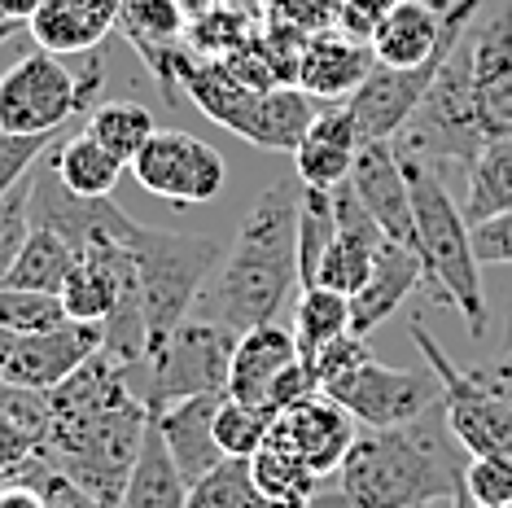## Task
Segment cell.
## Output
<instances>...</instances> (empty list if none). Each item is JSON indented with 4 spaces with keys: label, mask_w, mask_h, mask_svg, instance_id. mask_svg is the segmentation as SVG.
I'll list each match as a JSON object with an SVG mask.
<instances>
[{
    "label": "cell",
    "mask_w": 512,
    "mask_h": 508,
    "mask_svg": "<svg viewBox=\"0 0 512 508\" xmlns=\"http://www.w3.org/2000/svg\"><path fill=\"white\" fill-rule=\"evenodd\" d=\"M88 132L97 136L114 158H123V163L132 167V158L141 154L145 141L158 127H154V114H149L141 101H101V106L88 114Z\"/></svg>",
    "instance_id": "4dcf8cb0"
},
{
    "label": "cell",
    "mask_w": 512,
    "mask_h": 508,
    "mask_svg": "<svg viewBox=\"0 0 512 508\" xmlns=\"http://www.w3.org/2000/svg\"><path fill=\"white\" fill-rule=\"evenodd\" d=\"M66 311L57 294L18 290V285H0V333H40L62 325Z\"/></svg>",
    "instance_id": "e575fe53"
},
{
    "label": "cell",
    "mask_w": 512,
    "mask_h": 508,
    "mask_svg": "<svg viewBox=\"0 0 512 508\" xmlns=\"http://www.w3.org/2000/svg\"><path fill=\"white\" fill-rule=\"evenodd\" d=\"M473 377H477V381H486V386H491L495 395H504V399L512 403V355H508V360H495V364L473 368Z\"/></svg>",
    "instance_id": "bcb514c9"
},
{
    "label": "cell",
    "mask_w": 512,
    "mask_h": 508,
    "mask_svg": "<svg viewBox=\"0 0 512 508\" xmlns=\"http://www.w3.org/2000/svg\"><path fill=\"white\" fill-rule=\"evenodd\" d=\"M49 163L57 171V180H62L71 193H79V198H114V184H119L123 167H127L123 158H114L110 149L88 132V127L75 136H66V141H57L49 149Z\"/></svg>",
    "instance_id": "d4e9b609"
},
{
    "label": "cell",
    "mask_w": 512,
    "mask_h": 508,
    "mask_svg": "<svg viewBox=\"0 0 512 508\" xmlns=\"http://www.w3.org/2000/svg\"><path fill=\"white\" fill-rule=\"evenodd\" d=\"M9 482H31V487H36V491L44 495V504H49V508H110V504H101L92 491L79 487L75 478H66L62 469H53L40 452L31 456L27 465H22Z\"/></svg>",
    "instance_id": "d590c367"
},
{
    "label": "cell",
    "mask_w": 512,
    "mask_h": 508,
    "mask_svg": "<svg viewBox=\"0 0 512 508\" xmlns=\"http://www.w3.org/2000/svg\"><path fill=\"white\" fill-rule=\"evenodd\" d=\"M399 158L407 184H412L416 250H421L425 263V285L434 290L438 303L456 307L464 325H469V338L482 342L486 325H491V307H486L482 294V259L473 250V224L464 219V206L442 184V167H434L421 154H407V149H399Z\"/></svg>",
    "instance_id": "277c9868"
},
{
    "label": "cell",
    "mask_w": 512,
    "mask_h": 508,
    "mask_svg": "<svg viewBox=\"0 0 512 508\" xmlns=\"http://www.w3.org/2000/svg\"><path fill=\"white\" fill-rule=\"evenodd\" d=\"M184 508H267V500L254 487V473L246 456H224L211 473L189 482Z\"/></svg>",
    "instance_id": "1f68e13d"
},
{
    "label": "cell",
    "mask_w": 512,
    "mask_h": 508,
    "mask_svg": "<svg viewBox=\"0 0 512 508\" xmlns=\"http://www.w3.org/2000/svg\"><path fill=\"white\" fill-rule=\"evenodd\" d=\"M491 136L512 127V0H482L464 31Z\"/></svg>",
    "instance_id": "9a60e30c"
},
{
    "label": "cell",
    "mask_w": 512,
    "mask_h": 508,
    "mask_svg": "<svg viewBox=\"0 0 512 508\" xmlns=\"http://www.w3.org/2000/svg\"><path fill=\"white\" fill-rule=\"evenodd\" d=\"M504 211H512V127L482 145L469 167V193H464L469 224H486Z\"/></svg>",
    "instance_id": "83f0119b"
},
{
    "label": "cell",
    "mask_w": 512,
    "mask_h": 508,
    "mask_svg": "<svg viewBox=\"0 0 512 508\" xmlns=\"http://www.w3.org/2000/svg\"><path fill=\"white\" fill-rule=\"evenodd\" d=\"M106 62L88 53L84 75H71L57 53L31 49L0 75V132L14 136H57L66 123L88 119L97 110Z\"/></svg>",
    "instance_id": "52a82bcc"
},
{
    "label": "cell",
    "mask_w": 512,
    "mask_h": 508,
    "mask_svg": "<svg viewBox=\"0 0 512 508\" xmlns=\"http://www.w3.org/2000/svg\"><path fill=\"white\" fill-rule=\"evenodd\" d=\"M421 285H425L421 254L386 237V246H381L377 259H372L368 281L359 285V294H351V333H364V338H368V333L377 325H386V320L416 290H421Z\"/></svg>",
    "instance_id": "d6986e66"
},
{
    "label": "cell",
    "mask_w": 512,
    "mask_h": 508,
    "mask_svg": "<svg viewBox=\"0 0 512 508\" xmlns=\"http://www.w3.org/2000/svg\"><path fill=\"white\" fill-rule=\"evenodd\" d=\"M359 145L364 141H359V127L351 119V110H346V101L342 106L333 101L302 132V141L294 149V176L302 184H316V189H337V184L351 176Z\"/></svg>",
    "instance_id": "44dd1931"
},
{
    "label": "cell",
    "mask_w": 512,
    "mask_h": 508,
    "mask_svg": "<svg viewBox=\"0 0 512 508\" xmlns=\"http://www.w3.org/2000/svg\"><path fill=\"white\" fill-rule=\"evenodd\" d=\"M79 263V250L53 228H31L27 246H22L18 263L9 268L5 285H18V290H40V294H62L66 276Z\"/></svg>",
    "instance_id": "f1b7e54d"
},
{
    "label": "cell",
    "mask_w": 512,
    "mask_h": 508,
    "mask_svg": "<svg viewBox=\"0 0 512 508\" xmlns=\"http://www.w3.org/2000/svg\"><path fill=\"white\" fill-rule=\"evenodd\" d=\"M31 228L36 224H31V176H27V180H18L5 198H0V285H5L9 268L18 263V254H22V246H27Z\"/></svg>",
    "instance_id": "8d00e7d4"
},
{
    "label": "cell",
    "mask_w": 512,
    "mask_h": 508,
    "mask_svg": "<svg viewBox=\"0 0 512 508\" xmlns=\"http://www.w3.org/2000/svg\"><path fill=\"white\" fill-rule=\"evenodd\" d=\"M469 452L447 425V408L434 403L425 417L394 430L355 434L337 469V495L346 508H429L464 491Z\"/></svg>",
    "instance_id": "3957f363"
},
{
    "label": "cell",
    "mask_w": 512,
    "mask_h": 508,
    "mask_svg": "<svg viewBox=\"0 0 512 508\" xmlns=\"http://www.w3.org/2000/svg\"><path fill=\"white\" fill-rule=\"evenodd\" d=\"M508 355H512V325H508Z\"/></svg>",
    "instance_id": "db71d44e"
},
{
    "label": "cell",
    "mask_w": 512,
    "mask_h": 508,
    "mask_svg": "<svg viewBox=\"0 0 512 508\" xmlns=\"http://www.w3.org/2000/svg\"><path fill=\"white\" fill-rule=\"evenodd\" d=\"M486 141H491V123H486L482 97H477V84H473L469 40H460L447 62H442L438 79L429 84L425 101L416 106L403 132L394 136V145L407 149V154L429 158L434 167L456 163L469 171Z\"/></svg>",
    "instance_id": "ba28073f"
},
{
    "label": "cell",
    "mask_w": 512,
    "mask_h": 508,
    "mask_svg": "<svg viewBox=\"0 0 512 508\" xmlns=\"http://www.w3.org/2000/svg\"><path fill=\"white\" fill-rule=\"evenodd\" d=\"M394 5H399V0H342L337 27H342L346 36H355V40H368V44H372V31H377V22L386 18Z\"/></svg>",
    "instance_id": "7bdbcfd3"
},
{
    "label": "cell",
    "mask_w": 512,
    "mask_h": 508,
    "mask_svg": "<svg viewBox=\"0 0 512 508\" xmlns=\"http://www.w3.org/2000/svg\"><path fill=\"white\" fill-rule=\"evenodd\" d=\"M372 66H377V53H372L368 40H355L342 27H329V31H316L307 40V49H302L298 88L311 92L316 101H337L342 106L368 79Z\"/></svg>",
    "instance_id": "ac0fdd59"
},
{
    "label": "cell",
    "mask_w": 512,
    "mask_h": 508,
    "mask_svg": "<svg viewBox=\"0 0 512 508\" xmlns=\"http://www.w3.org/2000/svg\"><path fill=\"white\" fill-rule=\"evenodd\" d=\"M267 14H276V18L294 22L298 31L316 36V31L337 27V14H342V0H276V5H267Z\"/></svg>",
    "instance_id": "60d3db41"
},
{
    "label": "cell",
    "mask_w": 512,
    "mask_h": 508,
    "mask_svg": "<svg viewBox=\"0 0 512 508\" xmlns=\"http://www.w3.org/2000/svg\"><path fill=\"white\" fill-rule=\"evenodd\" d=\"M119 14L123 0H44L27 27L49 53H92L119 27Z\"/></svg>",
    "instance_id": "7402d4cb"
},
{
    "label": "cell",
    "mask_w": 512,
    "mask_h": 508,
    "mask_svg": "<svg viewBox=\"0 0 512 508\" xmlns=\"http://www.w3.org/2000/svg\"><path fill=\"white\" fill-rule=\"evenodd\" d=\"M0 508H49L31 482H0Z\"/></svg>",
    "instance_id": "f6af8a7d"
},
{
    "label": "cell",
    "mask_w": 512,
    "mask_h": 508,
    "mask_svg": "<svg viewBox=\"0 0 512 508\" xmlns=\"http://www.w3.org/2000/svg\"><path fill=\"white\" fill-rule=\"evenodd\" d=\"M127 250L141 272V298H145V329L149 346L145 355L162 346L180 329V320L193 316L197 294L206 290L211 272L219 268L224 250L215 237L202 233H167V228L136 224L127 237Z\"/></svg>",
    "instance_id": "8992f818"
},
{
    "label": "cell",
    "mask_w": 512,
    "mask_h": 508,
    "mask_svg": "<svg viewBox=\"0 0 512 508\" xmlns=\"http://www.w3.org/2000/svg\"><path fill=\"white\" fill-rule=\"evenodd\" d=\"M294 360H298L294 329H281L276 320L272 325H259V329H246L237 338V351H232L228 395L241 399V403H267L276 377H281Z\"/></svg>",
    "instance_id": "603a6c76"
},
{
    "label": "cell",
    "mask_w": 512,
    "mask_h": 508,
    "mask_svg": "<svg viewBox=\"0 0 512 508\" xmlns=\"http://www.w3.org/2000/svg\"><path fill=\"white\" fill-rule=\"evenodd\" d=\"M359 202L372 211V219L381 224V233L399 246L416 250V206H412V184H407L403 158L394 141H364L355 154L351 176ZM421 254V250H416Z\"/></svg>",
    "instance_id": "e0dca14e"
},
{
    "label": "cell",
    "mask_w": 512,
    "mask_h": 508,
    "mask_svg": "<svg viewBox=\"0 0 512 508\" xmlns=\"http://www.w3.org/2000/svg\"><path fill=\"white\" fill-rule=\"evenodd\" d=\"M351 329V298L337 294V290H324V285H307L298 294V307H294V342H298V355L311 360L320 346H329L333 338Z\"/></svg>",
    "instance_id": "f546056e"
},
{
    "label": "cell",
    "mask_w": 512,
    "mask_h": 508,
    "mask_svg": "<svg viewBox=\"0 0 512 508\" xmlns=\"http://www.w3.org/2000/svg\"><path fill=\"white\" fill-rule=\"evenodd\" d=\"M464 491L473 504H512V460L504 456H469Z\"/></svg>",
    "instance_id": "74e56055"
},
{
    "label": "cell",
    "mask_w": 512,
    "mask_h": 508,
    "mask_svg": "<svg viewBox=\"0 0 512 508\" xmlns=\"http://www.w3.org/2000/svg\"><path fill=\"white\" fill-rule=\"evenodd\" d=\"M184 495H189V482L180 478L158 425L149 421L141 456H136V469H132V478H127L119 508H184Z\"/></svg>",
    "instance_id": "4316f807"
},
{
    "label": "cell",
    "mask_w": 512,
    "mask_h": 508,
    "mask_svg": "<svg viewBox=\"0 0 512 508\" xmlns=\"http://www.w3.org/2000/svg\"><path fill=\"white\" fill-rule=\"evenodd\" d=\"M281 447H289L302 465L316 469L320 478L324 473H337L342 469L346 452H351L355 443V417L342 408V403H333L324 390H316V395L289 403V408L276 412V425L272 434Z\"/></svg>",
    "instance_id": "2e32d148"
},
{
    "label": "cell",
    "mask_w": 512,
    "mask_h": 508,
    "mask_svg": "<svg viewBox=\"0 0 512 508\" xmlns=\"http://www.w3.org/2000/svg\"><path fill=\"white\" fill-rule=\"evenodd\" d=\"M18 36V27H14V22H0V44H5V40H14Z\"/></svg>",
    "instance_id": "681fc988"
},
{
    "label": "cell",
    "mask_w": 512,
    "mask_h": 508,
    "mask_svg": "<svg viewBox=\"0 0 512 508\" xmlns=\"http://www.w3.org/2000/svg\"><path fill=\"white\" fill-rule=\"evenodd\" d=\"M451 31V14H438L425 0H399L372 31V53L381 66H421L429 62Z\"/></svg>",
    "instance_id": "cb8c5ba5"
},
{
    "label": "cell",
    "mask_w": 512,
    "mask_h": 508,
    "mask_svg": "<svg viewBox=\"0 0 512 508\" xmlns=\"http://www.w3.org/2000/svg\"><path fill=\"white\" fill-rule=\"evenodd\" d=\"M219 5H246V0H219Z\"/></svg>",
    "instance_id": "f5cc1de1"
},
{
    "label": "cell",
    "mask_w": 512,
    "mask_h": 508,
    "mask_svg": "<svg viewBox=\"0 0 512 508\" xmlns=\"http://www.w3.org/2000/svg\"><path fill=\"white\" fill-rule=\"evenodd\" d=\"M101 351V325L62 320L40 333H0V381L31 390H57Z\"/></svg>",
    "instance_id": "5bb4252c"
},
{
    "label": "cell",
    "mask_w": 512,
    "mask_h": 508,
    "mask_svg": "<svg viewBox=\"0 0 512 508\" xmlns=\"http://www.w3.org/2000/svg\"><path fill=\"white\" fill-rule=\"evenodd\" d=\"M473 250L482 263L512 268V211L486 219V224H473Z\"/></svg>",
    "instance_id": "b9f144b4"
},
{
    "label": "cell",
    "mask_w": 512,
    "mask_h": 508,
    "mask_svg": "<svg viewBox=\"0 0 512 508\" xmlns=\"http://www.w3.org/2000/svg\"><path fill=\"white\" fill-rule=\"evenodd\" d=\"M49 412L53 421L40 456L92 491L101 504L119 508L145 430L154 421L145 399L127 386L123 368L97 351L75 377L49 390Z\"/></svg>",
    "instance_id": "6da1fadb"
},
{
    "label": "cell",
    "mask_w": 512,
    "mask_h": 508,
    "mask_svg": "<svg viewBox=\"0 0 512 508\" xmlns=\"http://www.w3.org/2000/svg\"><path fill=\"white\" fill-rule=\"evenodd\" d=\"M237 338L228 325L206 316L180 320L162 346L145 355L136 368H127V386L145 399L149 412H162L167 403L197 399V395H228V373H232V351Z\"/></svg>",
    "instance_id": "9c48e42d"
},
{
    "label": "cell",
    "mask_w": 512,
    "mask_h": 508,
    "mask_svg": "<svg viewBox=\"0 0 512 508\" xmlns=\"http://www.w3.org/2000/svg\"><path fill=\"white\" fill-rule=\"evenodd\" d=\"M412 342L421 360L434 368L442 381V408H447V425L460 438L469 456H504L512 460V403L495 395L486 381L473 377V368H460L442 351V342L429 333L421 320H412Z\"/></svg>",
    "instance_id": "30bf717a"
},
{
    "label": "cell",
    "mask_w": 512,
    "mask_h": 508,
    "mask_svg": "<svg viewBox=\"0 0 512 508\" xmlns=\"http://www.w3.org/2000/svg\"><path fill=\"white\" fill-rule=\"evenodd\" d=\"M57 145V136H14L0 132V198L14 189L18 180L31 176V167Z\"/></svg>",
    "instance_id": "f35d334b"
},
{
    "label": "cell",
    "mask_w": 512,
    "mask_h": 508,
    "mask_svg": "<svg viewBox=\"0 0 512 508\" xmlns=\"http://www.w3.org/2000/svg\"><path fill=\"white\" fill-rule=\"evenodd\" d=\"M473 508H512V504H473Z\"/></svg>",
    "instance_id": "816d5d0a"
},
{
    "label": "cell",
    "mask_w": 512,
    "mask_h": 508,
    "mask_svg": "<svg viewBox=\"0 0 512 508\" xmlns=\"http://www.w3.org/2000/svg\"><path fill=\"white\" fill-rule=\"evenodd\" d=\"M224 395H197V399H180L167 403L162 412H154V425L167 443L171 460H176L180 478L197 482L202 473H211L219 460H224V447L215 438V412Z\"/></svg>",
    "instance_id": "ffe728a7"
},
{
    "label": "cell",
    "mask_w": 512,
    "mask_h": 508,
    "mask_svg": "<svg viewBox=\"0 0 512 508\" xmlns=\"http://www.w3.org/2000/svg\"><path fill=\"white\" fill-rule=\"evenodd\" d=\"M429 9H438V14H451V9H460V5H469V0H425Z\"/></svg>",
    "instance_id": "c3c4849f"
},
{
    "label": "cell",
    "mask_w": 512,
    "mask_h": 508,
    "mask_svg": "<svg viewBox=\"0 0 512 508\" xmlns=\"http://www.w3.org/2000/svg\"><path fill=\"white\" fill-rule=\"evenodd\" d=\"M477 5H482V0H469V5L451 9V31H447L442 49L429 57V62H421V66H381L377 62L372 66L364 84L346 97V110H351V119L359 127V141H394V136L403 132L407 119L416 114V106L425 101L429 84L438 79L442 62H447L451 49L464 40Z\"/></svg>",
    "instance_id": "8fae6325"
},
{
    "label": "cell",
    "mask_w": 512,
    "mask_h": 508,
    "mask_svg": "<svg viewBox=\"0 0 512 508\" xmlns=\"http://www.w3.org/2000/svg\"><path fill=\"white\" fill-rule=\"evenodd\" d=\"M324 395L333 403H342L368 430H394V425L425 417L434 403H442V381L429 364L425 368H390V364L364 360L355 373L329 381Z\"/></svg>",
    "instance_id": "7c38bea8"
},
{
    "label": "cell",
    "mask_w": 512,
    "mask_h": 508,
    "mask_svg": "<svg viewBox=\"0 0 512 508\" xmlns=\"http://www.w3.org/2000/svg\"><path fill=\"white\" fill-rule=\"evenodd\" d=\"M44 0H0V22H14V27H27L36 18V9Z\"/></svg>",
    "instance_id": "7dc6e473"
},
{
    "label": "cell",
    "mask_w": 512,
    "mask_h": 508,
    "mask_svg": "<svg viewBox=\"0 0 512 508\" xmlns=\"http://www.w3.org/2000/svg\"><path fill=\"white\" fill-rule=\"evenodd\" d=\"M132 176L145 193H154L162 202L202 206V202H215L219 193H224L228 167H224V154H219L215 145L167 127V132L149 136L145 149L132 158Z\"/></svg>",
    "instance_id": "4fadbf2b"
},
{
    "label": "cell",
    "mask_w": 512,
    "mask_h": 508,
    "mask_svg": "<svg viewBox=\"0 0 512 508\" xmlns=\"http://www.w3.org/2000/svg\"><path fill=\"white\" fill-rule=\"evenodd\" d=\"M263 5H276V0H263Z\"/></svg>",
    "instance_id": "11a10c76"
},
{
    "label": "cell",
    "mask_w": 512,
    "mask_h": 508,
    "mask_svg": "<svg viewBox=\"0 0 512 508\" xmlns=\"http://www.w3.org/2000/svg\"><path fill=\"white\" fill-rule=\"evenodd\" d=\"M364 360H372V351H368V342H364V333H351L346 329L342 338H333L329 346H320L316 355H311V368H316V377H320V390L329 386V381L337 377H346V373H355Z\"/></svg>",
    "instance_id": "ab89813d"
},
{
    "label": "cell",
    "mask_w": 512,
    "mask_h": 508,
    "mask_svg": "<svg viewBox=\"0 0 512 508\" xmlns=\"http://www.w3.org/2000/svg\"><path fill=\"white\" fill-rule=\"evenodd\" d=\"M272 425H276V408H267V403H241L232 395H224V403L215 412V438L224 447V456L250 460L267 443Z\"/></svg>",
    "instance_id": "d6a6232c"
},
{
    "label": "cell",
    "mask_w": 512,
    "mask_h": 508,
    "mask_svg": "<svg viewBox=\"0 0 512 508\" xmlns=\"http://www.w3.org/2000/svg\"><path fill=\"white\" fill-rule=\"evenodd\" d=\"M180 84L206 119L228 127L232 136H241V141H250L259 149H285V154H294L302 132L320 114L316 97L302 92L298 84L250 88L219 57H197L193 49L180 57Z\"/></svg>",
    "instance_id": "5b68a950"
},
{
    "label": "cell",
    "mask_w": 512,
    "mask_h": 508,
    "mask_svg": "<svg viewBox=\"0 0 512 508\" xmlns=\"http://www.w3.org/2000/svg\"><path fill=\"white\" fill-rule=\"evenodd\" d=\"M451 508H473V500H469V491H460L456 500H451Z\"/></svg>",
    "instance_id": "f907efd6"
},
{
    "label": "cell",
    "mask_w": 512,
    "mask_h": 508,
    "mask_svg": "<svg viewBox=\"0 0 512 508\" xmlns=\"http://www.w3.org/2000/svg\"><path fill=\"white\" fill-rule=\"evenodd\" d=\"M298 211L302 180H276L259 193L237 228V241L224 250L206 290L197 294L193 316L219 320L232 333L272 325L285 298L298 285Z\"/></svg>",
    "instance_id": "7a4b0ae2"
},
{
    "label": "cell",
    "mask_w": 512,
    "mask_h": 508,
    "mask_svg": "<svg viewBox=\"0 0 512 508\" xmlns=\"http://www.w3.org/2000/svg\"><path fill=\"white\" fill-rule=\"evenodd\" d=\"M36 452H40V447L31 443V438L22 434L18 425L5 417V412H0V482L14 478V473H18L22 465H27V460L36 456Z\"/></svg>",
    "instance_id": "ee69618b"
},
{
    "label": "cell",
    "mask_w": 512,
    "mask_h": 508,
    "mask_svg": "<svg viewBox=\"0 0 512 508\" xmlns=\"http://www.w3.org/2000/svg\"><path fill=\"white\" fill-rule=\"evenodd\" d=\"M250 473H254V487H259L267 508H316L320 473L307 469L289 447L276 443V438H267L259 452L250 456Z\"/></svg>",
    "instance_id": "484cf974"
},
{
    "label": "cell",
    "mask_w": 512,
    "mask_h": 508,
    "mask_svg": "<svg viewBox=\"0 0 512 508\" xmlns=\"http://www.w3.org/2000/svg\"><path fill=\"white\" fill-rule=\"evenodd\" d=\"M250 40H254V22H250V14H241V5H219V0H211V5H206L202 14H193V22H189V49L197 57H228Z\"/></svg>",
    "instance_id": "836d02e7"
}]
</instances>
